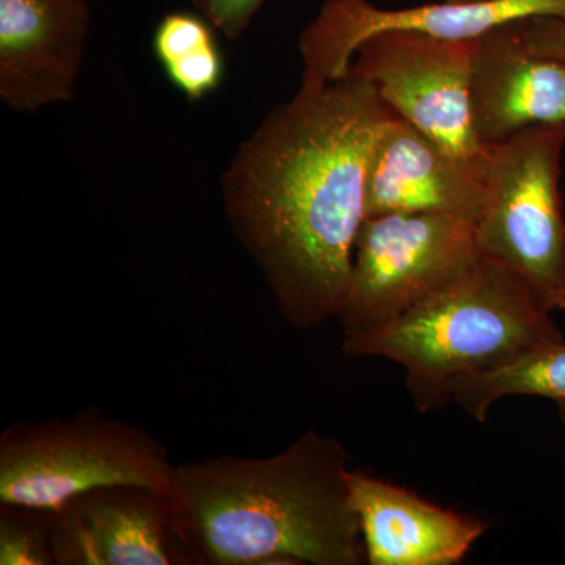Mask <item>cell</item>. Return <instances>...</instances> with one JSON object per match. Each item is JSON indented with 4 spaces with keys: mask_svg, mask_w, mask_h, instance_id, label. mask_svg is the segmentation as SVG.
Returning a JSON list of instances; mask_svg holds the SVG:
<instances>
[{
    "mask_svg": "<svg viewBox=\"0 0 565 565\" xmlns=\"http://www.w3.org/2000/svg\"><path fill=\"white\" fill-rule=\"evenodd\" d=\"M393 117L374 85L351 71L322 84L300 82L222 174L233 232L296 329L340 315L366 218L367 166Z\"/></svg>",
    "mask_w": 565,
    "mask_h": 565,
    "instance_id": "1",
    "label": "cell"
},
{
    "mask_svg": "<svg viewBox=\"0 0 565 565\" xmlns=\"http://www.w3.org/2000/svg\"><path fill=\"white\" fill-rule=\"evenodd\" d=\"M351 462L310 429L275 456L174 463L167 494L195 565H363Z\"/></svg>",
    "mask_w": 565,
    "mask_h": 565,
    "instance_id": "2",
    "label": "cell"
},
{
    "mask_svg": "<svg viewBox=\"0 0 565 565\" xmlns=\"http://www.w3.org/2000/svg\"><path fill=\"white\" fill-rule=\"evenodd\" d=\"M550 315L514 270L481 253L455 281L384 329L344 338L343 352L401 364L415 407L437 411L452 401L457 382L564 341Z\"/></svg>",
    "mask_w": 565,
    "mask_h": 565,
    "instance_id": "3",
    "label": "cell"
},
{
    "mask_svg": "<svg viewBox=\"0 0 565 565\" xmlns=\"http://www.w3.org/2000/svg\"><path fill=\"white\" fill-rule=\"evenodd\" d=\"M173 467L154 435L96 407L70 418L20 419L0 434V504L54 511L107 486L167 493Z\"/></svg>",
    "mask_w": 565,
    "mask_h": 565,
    "instance_id": "4",
    "label": "cell"
},
{
    "mask_svg": "<svg viewBox=\"0 0 565 565\" xmlns=\"http://www.w3.org/2000/svg\"><path fill=\"white\" fill-rule=\"evenodd\" d=\"M489 148L479 248L530 286L546 311L565 310V214L559 191L565 125H539Z\"/></svg>",
    "mask_w": 565,
    "mask_h": 565,
    "instance_id": "5",
    "label": "cell"
},
{
    "mask_svg": "<svg viewBox=\"0 0 565 565\" xmlns=\"http://www.w3.org/2000/svg\"><path fill=\"white\" fill-rule=\"evenodd\" d=\"M475 223L438 214L364 218L341 307L344 338L384 329L481 256Z\"/></svg>",
    "mask_w": 565,
    "mask_h": 565,
    "instance_id": "6",
    "label": "cell"
},
{
    "mask_svg": "<svg viewBox=\"0 0 565 565\" xmlns=\"http://www.w3.org/2000/svg\"><path fill=\"white\" fill-rule=\"evenodd\" d=\"M473 41L445 40L412 31L375 33L360 44L352 74L403 120L460 156L486 151L470 118Z\"/></svg>",
    "mask_w": 565,
    "mask_h": 565,
    "instance_id": "7",
    "label": "cell"
},
{
    "mask_svg": "<svg viewBox=\"0 0 565 565\" xmlns=\"http://www.w3.org/2000/svg\"><path fill=\"white\" fill-rule=\"evenodd\" d=\"M541 17L565 20V0H445L401 10L379 9L370 0H326L300 36V82L340 79L351 68L360 44L375 33L412 31L437 39L473 41L508 22Z\"/></svg>",
    "mask_w": 565,
    "mask_h": 565,
    "instance_id": "8",
    "label": "cell"
},
{
    "mask_svg": "<svg viewBox=\"0 0 565 565\" xmlns=\"http://www.w3.org/2000/svg\"><path fill=\"white\" fill-rule=\"evenodd\" d=\"M47 514L57 565H195L161 490L99 487Z\"/></svg>",
    "mask_w": 565,
    "mask_h": 565,
    "instance_id": "9",
    "label": "cell"
},
{
    "mask_svg": "<svg viewBox=\"0 0 565 565\" xmlns=\"http://www.w3.org/2000/svg\"><path fill=\"white\" fill-rule=\"evenodd\" d=\"M489 148L460 156L394 114L375 141L366 184V218L438 214L478 223L487 200Z\"/></svg>",
    "mask_w": 565,
    "mask_h": 565,
    "instance_id": "10",
    "label": "cell"
},
{
    "mask_svg": "<svg viewBox=\"0 0 565 565\" xmlns=\"http://www.w3.org/2000/svg\"><path fill=\"white\" fill-rule=\"evenodd\" d=\"M85 0H0V98L33 114L71 103L90 29Z\"/></svg>",
    "mask_w": 565,
    "mask_h": 565,
    "instance_id": "11",
    "label": "cell"
},
{
    "mask_svg": "<svg viewBox=\"0 0 565 565\" xmlns=\"http://www.w3.org/2000/svg\"><path fill=\"white\" fill-rule=\"evenodd\" d=\"M526 21L508 22L475 40L468 98L471 128L482 147L531 126L565 125V62L530 46Z\"/></svg>",
    "mask_w": 565,
    "mask_h": 565,
    "instance_id": "12",
    "label": "cell"
},
{
    "mask_svg": "<svg viewBox=\"0 0 565 565\" xmlns=\"http://www.w3.org/2000/svg\"><path fill=\"white\" fill-rule=\"evenodd\" d=\"M351 493L370 565H457L489 527L363 471H351Z\"/></svg>",
    "mask_w": 565,
    "mask_h": 565,
    "instance_id": "13",
    "label": "cell"
},
{
    "mask_svg": "<svg viewBox=\"0 0 565 565\" xmlns=\"http://www.w3.org/2000/svg\"><path fill=\"white\" fill-rule=\"evenodd\" d=\"M508 396H537L555 401L565 422V343L542 345L489 373L457 382L452 401L479 423L490 407Z\"/></svg>",
    "mask_w": 565,
    "mask_h": 565,
    "instance_id": "14",
    "label": "cell"
},
{
    "mask_svg": "<svg viewBox=\"0 0 565 565\" xmlns=\"http://www.w3.org/2000/svg\"><path fill=\"white\" fill-rule=\"evenodd\" d=\"M0 565H57L47 511L0 504Z\"/></svg>",
    "mask_w": 565,
    "mask_h": 565,
    "instance_id": "15",
    "label": "cell"
},
{
    "mask_svg": "<svg viewBox=\"0 0 565 565\" xmlns=\"http://www.w3.org/2000/svg\"><path fill=\"white\" fill-rule=\"evenodd\" d=\"M215 41V28L202 13L172 11L162 17L152 33V52L159 65L166 66Z\"/></svg>",
    "mask_w": 565,
    "mask_h": 565,
    "instance_id": "16",
    "label": "cell"
},
{
    "mask_svg": "<svg viewBox=\"0 0 565 565\" xmlns=\"http://www.w3.org/2000/svg\"><path fill=\"white\" fill-rule=\"evenodd\" d=\"M167 79L172 82L191 103H199L217 92L225 76V62L217 41L182 55L162 66Z\"/></svg>",
    "mask_w": 565,
    "mask_h": 565,
    "instance_id": "17",
    "label": "cell"
},
{
    "mask_svg": "<svg viewBox=\"0 0 565 565\" xmlns=\"http://www.w3.org/2000/svg\"><path fill=\"white\" fill-rule=\"evenodd\" d=\"M226 39L239 40L266 0H191Z\"/></svg>",
    "mask_w": 565,
    "mask_h": 565,
    "instance_id": "18",
    "label": "cell"
},
{
    "mask_svg": "<svg viewBox=\"0 0 565 565\" xmlns=\"http://www.w3.org/2000/svg\"><path fill=\"white\" fill-rule=\"evenodd\" d=\"M526 40L539 54L565 62L564 18H531L526 21Z\"/></svg>",
    "mask_w": 565,
    "mask_h": 565,
    "instance_id": "19",
    "label": "cell"
},
{
    "mask_svg": "<svg viewBox=\"0 0 565 565\" xmlns=\"http://www.w3.org/2000/svg\"><path fill=\"white\" fill-rule=\"evenodd\" d=\"M446 2L468 3V2H481V0H446Z\"/></svg>",
    "mask_w": 565,
    "mask_h": 565,
    "instance_id": "20",
    "label": "cell"
}]
</instances>
